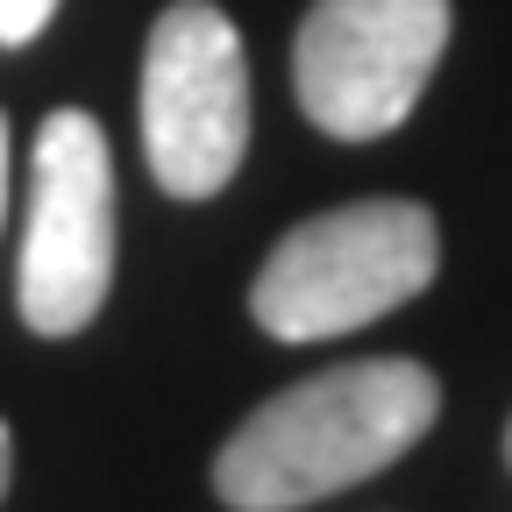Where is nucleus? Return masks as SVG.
<instances>
[{
    "instance_id": "f257e3e1",
    "label": "nucleus",
    "mask_w": 512,
    "mask_h": 512,
    "mask_svg": "<svg viewBox=\"0 0 512 512\" xmlns=\"http://www.w3.org/2000/svg\"><path fill=\"white\" fill-rule=\"evenodd\" d=\"M441 413V377L413 356L313 370L264 399L214 456V498L235 512H299L392 470Z\"/></svg>"
},
{
    "instance_id": "f03ea898",
    "label": "nucleus",
    "mask_w": 512,
    "mask_h": 512,
    "mask_svg": "<svg viewBox=\"0 0 512 512\" xmlns=\"http://www.w3.org/2000/svg\"><path fill=\"white\" fill-rule=\"evenodd\" d=\"M434 271L441 221L420 200H349L278 235L249 285V313L271 342H328L420 299Z\"/></svg>"
},
{
    "instance_id": "7ed1b4c3",
    "label": "nucleus",
    "mask_w": 512,
    "mask_h": 512,
    "mask_svg": "<svg viewBox=\"0 0 512 512\" xmlns=\"http://www.w3.org/2000/svg\"><path fill=\"white\" fill-rule=\"evenodd\" d=\"M114 285V164L86 107H50L29 157L15 306L36 335H86Z\"/></svg>"
},
{
    "instance_id": "20e7f679",
    "label": "nucleus",
    "mask_w": 512,
    "mask_h": 512,
    "mask_svg": "<svg viewBox=\"0 0 512 512\" xmlns=\"http://www.w3.org/2000/svg\"><path fill=\"white\" fill-rule=\"evenodd\" d=\"M249 150V57L214 0H171L143 43V157L171 200H214Z\"/></svg>"
},
{
    "instance_id": "39448f33",
    "label": "nucleus",
    "mask_w": 512,
    "mask_h": 512,
    "mask_svg": "<svg viewBox=\"0 0 512 512\" xmlns=\"http://www.w3.org/2000/svg\"><path fill=\"white\" fill-rule=\"evenodd\" d=\"M448 0H313L292 43V93L335 143L406 128L448 50Z\"/></svg>"
},
{
    "instance_id": "423d86ee",
    "label": "nucleus",
    "mask_w": 512,
    "mask_h": 512,
    "mask_svg": "<svg viewBox=\"0 0 512 512\" xmlns=\"http://www.w3.org/2000/svg\"><path fill=\"white\" fill-rule=\"evenodd\" d=\"M57 15V0H0V43H36Z\"/></svg>"
},
{
    "instance_id": "0eeeda50",
    "label": "nucleus",
    "mask_w": 512,
    "mask_h": 512,
    "mask_svg": "<svg viewBox=\"0 0 512 512\" xmlns=\"http://www.w3.org/2000/svg\"><path fill=\"white\" fill-rule=\"evenodd\" d=\"M8 477H15V434H8V420H0V498H8Z\"/></svg>"
},
{
    "instance_id": "6e6552de",
    "label": "nucleus",
    "mask_w": 512,
    "mask_h": 512,
    "mask_svg": "<svg viewBox=\"0 0 512 512\" xmlns=\"http://www.w3.org/2000/svg\"><path fill=\"white\" fill-rule=\"evenodd\" d=\"M0 214H8V114H0Z\"/></svg>"
},
{
    "instance_id": "1a4fd4ad",
    "label": "nucleus",
    "mask_w": 512,
    "mask_h": 512,
    "mask_svg": "<svg viewBox=\"0 0 512 512\" xmlns=\"http://www.w3.org/2000/svg\"><path fill=\"white\" fill-rule=\"evenodd\" d=\"M505 463H512V420H505Z\"/></svg>"
}]
</instances>
